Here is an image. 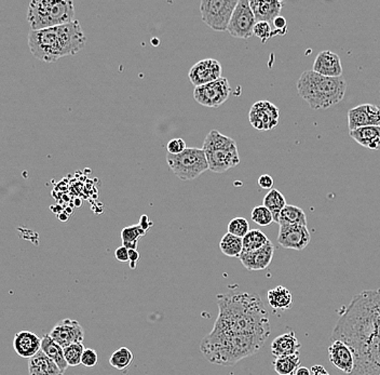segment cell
I'll use <instances>...</instances> for the list:
<instances>
[{
    "mask_svg": "<svg viewBox=\"0 0 380 375\" xmlns=\"http://www.w3.org/2000/svg\"><path fill=\"white\" fill-rule=\"evenodd\" d=\"M290 375H295V374H290Z\"/></svg>",
    "mask_w": 380,
    "mask_h": 375,
    "instance_id": "cell-48",
    "label": "cell"
},
{
    "mask_svg": "<svg viewBox=\"0 0 380 375\" xmlns=\"http://www.w3.org/2000/svg\"><path fill=\"white\" fill-rule=\"evenodd\" d=\"M139 225H141V227H143L145 231H148V229L153 227V222L149 221L147 215H143V217H141V222H139Z\"/></svg>",
    "mask_w": 380,
    "mask_h": 375,
    "instance_id": "cell-45",
    "label": "cell"
},
{
    "mask_svg": "<svg viewBox=\"0 0 380 375\" xmlns=\"http://www.w3.org/2000/svg\"><path fill=\"white\" fill-rule=\"evenodd\" d=\"M115 257L121 263H125V262L130 261V255H129V249L127 248L121 247L117 248L116 251H115Z\"/></svg>",
    "mask_w": 380,
    "mask_h": 375,
    "instance_id": "cell-43",
    "label": "cell"
},
{
    "mask_svg": "<svg viewBox=\"0 0 380 375\" xmlns=\"http://www.w3.org/2000/svg\"><path fill=\"white\" fill-rule=\"evenodd\" d=\"M243 239V252H253L262 249L270 241L260 229H252Z\"/></svg>",
    "mask_w": 380,
    "mask_h": 375,
    "instance_id": "cell-32",
    "label": "cell"
},
{
    "mask_svg": "<svg viewBox=\"0 0 380 375\" xmlns=\"http://www.w3.org/2000/svg\"><path fill=\"white\" fill-rule=\"evenodd\" d=\"M86 348L82 343H77L70 346L64 348V355H65L66 362L70 367H78L82 364V355Z\"/></svg>",
    "mask_w": 380,
    "mask_h": 375,
    "instance_id": "cell-34",
    "label": "cell"
},
{
    "mask_svg": "<svg viewBox=\"0 0 380 375\" xmlns=\"http://www.w3.org/2000/svg\"><path fill=\"white\" fill-rule=\"evenodd\" d=\"M146 234L147 231L139 224L132 225V227H125L121 231L122 245H125V243H139V240L141 237H144Z\"/></svg>",
    "mask_w": 380,
    "mask_h": 375,
    "instance_id": "cell-36",
    "label": "cell"
},
{
    "mask_svg": "<svg viewBox=\"0 0 380 375\" xmlns=\"http://www.w3.org/2000/svg\"><path fill=\"white\" fill-rule=\"evenodd\" d=\"M279 225H303L307 227V217L304 210L296 205H288L279 215Z\"/></svg>",
    "mask_w": 380,
    "mask_h": 375,
    "instance_id": "cell-28",
    "label": "cell"
},
{
    "mask_svg": "<svg viewBox=\"0 0 380 375\" xmlns=\"http://www.w3.org/2000/svg\"><path fill=\"white\" fill-rule=\"evenodd\" d=\"M256 19L251 9L248 0H239L230 20L228 32L234 38L248 39L254 36V27H255Z\"/></svg>",
    "mask_w": 380,
    "mask_h": 375,
    "instance_id": "cell-12",
    "label": "cell"
},
{
    "mask_svg": "<svg viewBox=\"0 0 380 375\" xmlns=\"http://www.w3.org/2000/svg\"><path fill=\"white\" fill-rule=\"evenodd\" d=\"M299 366H300L299 352L291 356L279 357L274 362V368L278 375L294 374Z\"/></svg>",
    "mask_w": 380,
    "mask_h": 375,
    "instance_id": "cell-31",
    "label": "cell"
},
{
    "mask_svg": "<svg viewBox=\"0 0 380 375\" xmlns=\"http://www.w3.org/2000/svg\"><path fill=\"white\" fill-rule=\"evenodd\" d=\"M232 94V87L227 78L222 77L215 82L196 87L194 98L196 102L205 108H216L224 104Z\"/></svg>",
    "mask_w": 380,
    "mask_h": 375,
    "instance_id": "cell-11",
    "label": "cell"
},
{
    "mask_svg": "<svg viewBox=\"0 0 380 375\" xmlns=\"http://www.w3.org/2000/svg\"><path fill=\"white\" fill-rule=\"evenodd\" d=\"M329 359L335 368L346 374H350L355 368L353 350L341 341H333L329 348Z\"/></svg>",
    "mask_w": 380,
    "mask_h": 375,
    "instance_id": "cell-18",
    "label": "cell"
},
{
    "mask_svg": "<svg viewBox=\"0 0 380 375\" xmlns=\"http://www.w3.org/2000/svg\"><path fill=\"white\" fill-rule=\"evenodd\" d=\"M253 34L256 37L260 38L262 44H266L269 39L272 38V24L268 23V22H258Z\"/></svg>",
    "mask_w": 380,
    "mask_h": 375,
    "instance_id": "cell-38",
    "label": "cell"
},
{
    "mask_svg": "<svg viewBox=\"0 0 380 375\" xmlns=\"http://www.w3.org/2000/svg\"><path fill=\"white\" fill-rule=\"evenodd\" d=\"M299 348H300V344H299L294 331L277 336L272 341V346H270L272 354L276 358L298 354Z\"/></svg>",
    "mask_w": 380,
    "mask_h": 375,
    "instance_id": "cell-23",
    "label": "cell"
},
{
    "mask_svg": "<svg viewBox=\"0 0 380 375\" xmlns=\"http://www.w3.org/2000/svg\"><path fill=\"white\" fill-rule=\"evenodd\" d=\"M312 70L325 76V77H341L343 76V65H341V58H339L338 54L329 51V50L320 52L315 58Z\"/></svg>",
    "mask_w": 380,
    "mask_h": 375,
    "instance_id": "cell-20",
    "label": "cell"
},
{
    "mask_svg": "<svg viewBox=\"0 0 380 375\" xmlns=\"http://www.w3.org/2000/svg\"><path fill=\"white\" fill-rule=\"evenodd\" d=\"M250 231V224L244 217H234L228 224V233L236 237L244 238Z\"/></svg>",
    "mask_w": 380,
    "mask_h": 375,
    "instance_id": "cell-37",
    "label": "cell"
},
{
    "mask_svg": "<svg viewBox=\"0 0 380 375\" xmlns=\"http://www.w3.org/2000/svg\"><path fill=\"white\" fill-rule=\"evenodd\" d=\"M167 163L172 172L182 181H191L210 170L205 152L196 147H187L179 155L167 153Z\"/></svg>",
    "mask_w": 380,
    "mask_h": 375,
    "instance_id": "cell-9",
    "label": "cell"
},
{
    "mask_svg": "<svg viewBox=\"0 0 380 375\" xmlns=\"http://www.w3.org/2000/svg\"><path fill=\"white\" fill-rule=\"evenodd\" d=\"M30 375H64L58 364L40 350L35 357L28 362Z\"/></svg>",
    "mask_w": 380,
    "mask_h": 375,
    "instance_id": "cell-24",
    "label": "cell"
},
{
    "mask_svg": "<svg viewBox=\"0 0 380 375\" xmlns=\"http://www.w3.org/2000/svg\"><path fill=\"white\" fill-rule=\"evenodd\" d=\"M347 82L341 77H325L312 70L300 75L296 82L298 96L308 103L312 110H327L338 104L345 98Z\"/></svg>",
    "mask_w": 380,
    "mask_h": 375,
    "instance_id": "cell-5",
    "label": "cell"
},
{
    "mask_svg": "<svg viewBox=\"0 0 380 375\" xmlns=\"http://www.w3.org/2000/svg\"><path fill=\"white\" fill-rule=\"evenodd\" d=\"M222 72L223 68L220 62L214 58H205L190 68L188 77L194 86L201 87L222 78Z\"/></svg>",
    "mask_w": 380,
    "mask_h": 375,
    "instance_id": "cell-17",
    "label": "cell"
},
{
    "mask_svg": "<svg viewBox=\"0 0 380 375\" xmlns=\"http://www.w3.org/2000/svg\"><path fill=\"white\" fill-rule=\"evenodd\" d=\"M295 375H311L310 370L305 367H299L294 373Z\"/></svg>",
    "mask_w": 380,
    "mask_h": 375,
    "instance_id": "cell-47",
    "label": "cell"
},
{
    "mask_svg": "<svg viewBox=\"0 0 380 375\" xmlns=\"http://www.w3.org/2000/svg\"><path fill=\"white\" fill-rule=\"evenodd\" d=\"M99 362L98 352H95L92 348H86L82 355V364H84L87 368H92L96 366Z\"/></svg>",
    "mask_w": 380,
    "mask_h": 375,
    "instance_id": "cell-40",
    "label": "cell"
},
{
    "mask_svg": "<svg viewBox=\"0 0 380 375\" xmlns=\"http://www.w3.org/2000/svg\"><path fill=\"white\" fill-rule=\"evenodd\" d=\"M238 3V0H202L200 3L202 21L214 31H228Z\"/></svg>",
    "mask_w": 380,
    "mask_h": 375,
    "instance_id": "cell-10",
    "label": "cell"
},
{
    "mask_svg": "<svg viewBox=\"0 0 380 375\" xmlns=\"http://www.w3.org/2000/svg\"><path fill=\"white\" fill-rule=\"evenodd\" d=\"M13 348L22 358H33L42 350V338L34 332H19L14 336Z\"/></svg>",
    "mask_w": 380,
    "mask_h": 375,
    "instance_id": "cell-21",
    "label": "cell"
},
{
    "mask_svg": "<svg viewBox=\"0 0 380 375\" xmlns=\"http://www.w3.org/2000/svg\"><path fill=\"white\" fill-rule=\"evenodd\" d=\"M311 235L307 227L303 225H284L280 227L278 243L284 249L303 251L309 245Z\"/></svg>",
    "mask_w": 380,
    "mask_h": 375,
    "instance_id": "cell-15",
    "label": "cell"
},
{
    "mask_svg": "<svg viewBox=\"0 0 380 375\" xmlns=\"http://www.w3.org/2000/svg\"><path fill=\"white\" fill-rule=\"evenodd\" d=\"M353 350L355 368L349 375H380V338L372 333H339L331 336Z\"/></svg>",
    "mask_w": 380,
    "mask_h": 375,
    "instance_id": "cell-6",
    "label": "cell"
},
{
    "mask_svg": "<svg viewBox=\"0 0 380 375\" xmlns=\"http://www.w3.org/2000/svg\"><path fill=\"white\" fill-rule=\"evenodd\" d=\"M75 6L70 0H33L27 10L32 31H42L75 21Z\"/></svg>",
    "mask_w": 380,
    "mask_h": 375,
    "instance_id": "cell-7",
    "label": "cell"
},
{
    "mask_svg": "<svg viewBox=\"0 0 380 375\" xmlns=\"http://www.w3.org/2000/svg\"><path fill=\"white\" fill-rule=\"evenodd\" d=\"M341 312L335 328L372 333L380 338V289L365 290L357 294Z\"/></svg>",
    "mask_w": 380,
    "mask_h": 375,
    "instance_id": "cell-4",
    "label": "cell"
},
{
    "mask_svg": "<svg viewBox=\"0 0 380 375\" xmlns=\"http://www.w3.org/2000/svg\"><path fill=\"white\" fill-rule=\"evenodd\" d=\"M202 149L207 155L210 170L213 172H226L240 163L236 141L229 136H224L220 131H210L204 140Z\"/></svg>",
    "mask_w": 380,
    "mask_h": 375,
    "instance_id": "cell-8",
    "label": "cell"
},
{
    "mask_svg": "<svg viewBox=\"0 0 380 375\" xmlns=\"http://www.w3.org/2000/svg\"><path fill=\"white\" fill-rule=\"evenodd\" d=\"M251 217H252L253 222H255L260 227H268L272 222H274L272 211L264 205L253 208Z\"/></svg>",
    "mask_w": 380,
    "mask_h": 375,
    "instance_id": "cell-35",
    "label": "cell"
},
{
    "mask_svg": "<svg viewBox=\"0 0 380 375\" xmlns=\"http://www.w3.org/2000/svg\"><path fill=\"white\" fill-rule=\"evenodd\" d=\"M87 37L77 20L65 25L30 31L28 47L35 58L46 63H56L64 56H75L84 49Z\"/></svg>",
    "mask_w": 380,
    "mask_h": 375,
    "instance_id": "cell-2",
    "label": "cell"
},
{
    "mask_svg": "<svg viewBox=\"0 0 380 375\" xmlns=\"http://www.w3.org/2000/svg\"><path fill=\"white\" fill-rule=\"evenodd\" d=\"M274 181L272 177L269 174H262L258 177V185L262 187V189H267V191H272L274 189Z\"/></svg>",
    "mask_w": 380,
    "mask_h": 375,
    "instance_id": "cell-42",
    "label": "cell"
},
{
    "mask_svg": "<svg viewBox=\"0 0 380 375\" xmlns=\"http://www.w3.org/2000/svg\"><path fill=\"white\" fill-rule=\"evenodd\" d=\"M248 118L253 128L256 130H272L279 125L280 110L269 101H258L251 108Z\"/></svg>",
    "mask_w": 380,
    "mask_h": 375,
    "instance_id": "cell-13",
    "label": "cell"
},
{
    "mask_svg": "<svg viewBox=\"0 0 380 375\" xmlns=\"http://www.w3.org/2000/svg\"><path fill=\"white\" fill-rule=\"evenodd\" d=\"M380 127V106L375 104H362L348 112V129L357 130L364 127Z\"/></svg>",
    "mask_w": 380,
    "mask_h": 375,
    "instance_id": "cell-14",
    "label": "cell"
},
{
    "mask_svg": "<svg viewBox=\"0 0 380 375\" xmlns=\"http://www.w3.org/2000/svg\"><path fill=\"white\" fill-rule=\"evenodd\" d=\"M216 300L218 316L212 331L267 338L272 334L268 314L258 294H218Z\"/></svg>",
    "mask_w": 380,
    "mask_h": 375,
    "instance_id": "cell-1",
    "label": "cell"
},
{
    "mask_svg": "<svg viewBox=\"0 0 380 375\" xmlns=\"http://www.w3.org/2000/svg\"><path fill=\"white\" fill-rule=\"evenodd\" d=\"M133 358H134L133 352L128 348L122 346L116 352H113L112 356L109 358V364L117 370L125 371L132 364Z\"/></svg>",
    "mask_w": 380,
    "mask_h": 375,
    "instance_id": "cell-33",
    "label": "cell"
},
{
    "mask_svg": "<svg viewBox=\"0 0 380 375\" xmlns=\"http://www.w3.org/2000/svg\"><path fill=\"white\" fill-rule=\"evenodd\" d=\"M268 340L260 336L210 332L200 344V352L211 364L218 366H234L242 359L253 356L264 348Z\"/></svg>",
    "mask_w": 380,
    "mask_h": 375,
    "instance_id": "cell-3",
    "label": "cell"
},
{
    "mask_svg": "<svg viewBox=\"0 0 380 375\" xmlns=\"http://www.w3.org/2000/svg\"><path fill=\"white\" fill-rule=\"evenodd\" d=\"M288 33V21L284 17H278L272 23V37L274 36H284Z\"/></svg>",
    "mask_w": 380,
    "mask_h": 375,
    "instance_id": "cell-39",
    "label": "cell"
},
{
    "mask_svg": "<svg viewBox=\"0 0 380 375\" xmlns=\"http://www.w3.org/2000/svg\"><path fill=\"white\" fill-rule=\"evenodd\" d=\"M129 255H130L129 265H130L132 269H135L139 261V253L137 252V250H129Z\"/></svg>",
    "mask_w": 380,
    "mask_h": 375,
    "instance_id": "cell-44",
    "label": "cell"
},
{
    "mask_svg": "<svg viewBox=\"0 0 380 375\" xmlns=\"http://www.w3.org/2000/svg\"><path fill=\"white\" fill-rule=\"evenodd\" d=\"M220 248L225 255L230 258H240L243 252V239L227 233L220 240Z\"/></svg>",
    "mask_w": 380,
    "mask_h": 375,
    "instance_id": "cell-30",
    "label": "cell"
},
{
    "mask_svg": "<svg viewBox=\"0 0 380 375\" xmlns=\"http://www.w3.org/2000/svg\"><path fill=\"white\" fill-rule=\"evenodd\" d=\"M269 305L272 306L274 310H290L292 306V293L288 288L283 286H278L274 289L269 290L268 294Z\"/></svg>",
    "mask_w": 380,
    "mask_h": 375,
    "instance_id": "cell-27",
    "label": "cell"
},
{
    "mask_svg": "<svg viewBox=\"0 0 380 375\" xmlns=\"http://www.w3.org/2000/svg\"><path fill=\"white\" fill-rule=\"evenodd\" d=\"M42 350L52 359L63 373L68 370V364L66 362L65 355H64V348L60 344L56 342L50 334H46L42 338Z\"/></svg>",
    "mask_w": 380,
    "mask_h": 375,
    "instance_id": "cell-26",
    "label": "cell"
},
{
    "mask_svg": "<svg viewBox=\"0 0 380 375\" xmlns=\"http://www.w3.org/2000/svg\"><path fill=\"white\" fill-rule=\"evenodd\" d=\"M349 136L361 146L371 151L380 149V127L369 126L350 131Z\"/></svg>",
    "mask_w": 380,
    "mask_h": 375,
    "instance_id": "cell-25",
    "label": "cell"
},
{
    "mask_svg": "<svg viewBox=\"0 0 380 375\" xmlns=\"http://www.w3.org/2000/svg\"><path fill=\"white\" fill-rule=\"evenodd\" d=\"M312 375H329L322 366H315L312 368Z\"/></svg>",
    "mask_w": 380,
    "mask_h": 375,
    "instance_id": "cell-46",
    "label": "cell"
},
{
    "mask_svg": "<svg viewBox=\"0 0 380 375\" xmlns=\"http://www.w3.org/2000/svg\"><path fill=\"white\" fill-rule=\"evenodd\" d=\"M262 205L272 211L274 222L279 223V215H280L281 211L288 205V203H286V199H285L284 195L280 191L272 189L264 197Z\"/></svg>",
    "mask_w": 380,
    "mask_h": 375,
    "instance_id": "cell-29",
    "label": "cell"
},
{
    "mask_svg": "<svg viewBox=\"0 0 380 375\" xmlns=\"http://www.w3.org/2000/svg\"><path fill=\"white\" fill-rule=\"evenodd\" d=\"M187 148L185 141L183 139H172L167 145V153L172 155H179Z\"/></svg>",
    "mask_w": 380,
    "mask_h": 375,
    "instance_id": "cell-41",
    "label": "cell"
},
{
    "mask_svg": "<svg viewBox=\"0 0 380 375\" xmlns=\"http://www.w3.org/2000/svg\"><path fill=\"white\" fill-rule=\"evenodd\" d=\"M50 336L63 348L84 340V331L82 324L76 320L64 319L56 324L50 332Z\"/></svg>",
    "mask_w": 380,
    "mask_h": 375,
    "instance_id": "cell-16",
    "label": "cell"
},
{
    "mask_svg": "<svg viewBox=\"0 0 380 375\" xmlns=\"http://www.w3.org/2000/svg\"><path fill=\"white\" fill-rule=\"evenodd\" d=\"M250 6L256 22H268L272 24L276 18L280 17L283 3L276 1V0H270V1L252 0L250 1Z\"/></svg>",
    "mask_w": 380,
    "mask_h": 375,
    "instance_id": "cell-22",
    "label": "cell"
},
{
    "mask_svg": "<svg viewBox=\"0 0 380 375\" xmlns=\"http://www.w3.org/2000/svg\"><path fill=\"white\" fill-rule=\"evenodd\" d=\"M274 246L269 241L262 249L253 252H242L239 260L248 271H264L274 259Z\"/></svg>",
    "mask_w": 380,
    "mask_h": 375,
    "instance_id": "cell-19",
    "label": "cell"
}]
</instances>
